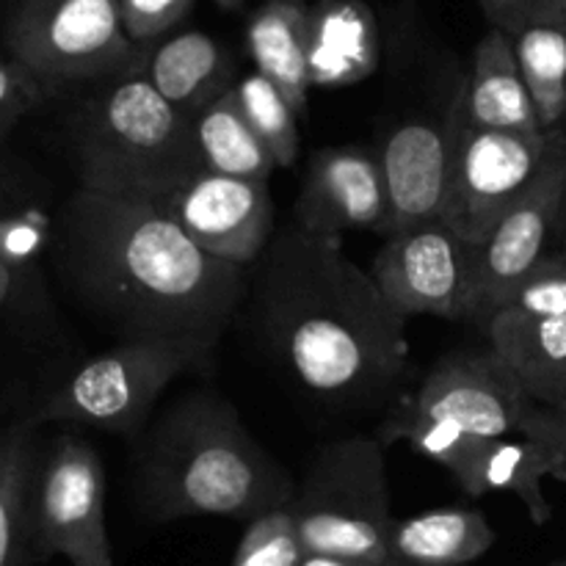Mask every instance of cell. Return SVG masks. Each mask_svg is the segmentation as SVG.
Segmentation results:
<instances>
[{
	"label": "cell",
	"mask_w": 566,
	"mask_h": 566,
	"mask_svg": "<svg viewBox=\"0 0 566 566\" xmlns=\"http://www.w3.org/2000/svg\"><path fill=\"white\" fill-rule=\"evenodd\" d=\"M61 274L116 340H166L210 359L249 298V269L197 247L158 205L77 188L53 232Z\"/></svg>",
	"instance_id": "cell-1"
},
{
	"label": "cell",
	"mask_w": 566,
	"mask_h": 566,
	"mask_svg": "<svg viewBox=\"0 0 566 566\" xmlns=\"http://www.w3.org/2000/svg\"><path fill=\"white\" fill-rule=\"evenodd\" d=\"M247 307L271 357L315 398L370 403L407 374V318L340 238L291 224L254 263Z\"/></svg>",
	"instance_id": "cell-2"
},
{
	"label": "cell",
	"mask_w": 566,
	"mask_h": 566,
	"mask_svg": "<svg viewBox=\"0 0 566 566\" xmlns=\"http://www.w3.org/2000/svg\"><path fill=\"white\" fill-rule=\"evenodd\" d=\"M133 484L138 506L155 523L186 517L252 523L287 506L296 492L235 407L216 392H188L166 409L138 446Z\"/></svg>",
	"instance_id": "cell-3"
},
{
	"label": "cell",
	"mask_w": 566,
	"mask_h": 566,
	"mask_svg": "<svg viewBox=\"0 0 566 566\" xmlns=\"http://www.w3.org/2000/svg\"><path fill=\"white\" fill-rule=\"evenodd\" d=\"M70 138L81 188L105 197L155 205L199 169L188 119L133 66L77 103Z\"/></svg>",
	"instance_id": "cell-4"
},
{
	"label": "cell",
	"mask_w": 566,
	"mask_h": 566,
	"mask_svg": "<svg viewBox=\"0 0 566 566\" xmlns=\"http://www.w3.org/2000/svg\"><path fill=\"white\" fill-rule=\"evenodd\" d=\"M287 506L304 553L390 566L387 536L396 517L379 437H340L321 448Z\"/></svg>",
	"instance_id": "cell-5"
},
{
	"label": "cell",
	"mask_w": 566,
	"mask_h": 566,
	"mask_svg": "<svg viewBox=\"0 0 566 566\" xmlns=\"http://www.w3.org/2000/svg\"><path fill=\"white\" fill-rule=\"evenodd\" d=\"M6 48L44 88L99 83L136 64L119 0H17L6 20Z\"/></svg>",
	"instance_id": "cell-6"
},
{
	"label": "cell",
	"mask_w": 566,
	"mask_h": 566,
	"mask_svg": "<svg viewBox=\"0 0 566 566\" xmlns=\"http://www.w3.org/2000/svg\"><path fill=\"white\" fill-rule=\"evenodd\" d=\"M208 363L197 348L166 340H122L77 365L39 407L36 420L138 434L166 387Z\"/></svg>",
	"instance_id": "cell-7"
},
{
	"label": "cell",
	"mask_w": 566,
	"mask_h": 566,
	"mask_svg": "<svg viewBox=\"0 0 566 566\" xmlns=\"http://www.w3.org/2000/svg\"><path fill=\"white\" fill-rule=\"evenodd\" d=\"M105 468L99 453L75 434H61L39 459L31 528L36 562L64 558L70 566H114L105 520Z\"/></svg>",
	"instance_id": "cell-8"
},
{
	"label": "cell",
	"mask_w": 566,
	"mask_h": 566,
	"mask_svg": "<svg viewBox=\"0 0 566 566\" xmlns=\"http://www.w3.org/2000/svg\"><path fill=\"white\" fill-rule=\"evenodd\" d=\"M547 153L551 138H525L517 133L473 127L459 111L442 221L462 238V243L479 247L492 227L531 191L545 169Z\"/></svg>",
	"instance_id": "cell-9"
},
{
	"label": "cell",
	"mask_w": 566,
	"mask_h": 566,
	"mask_svg": "<svg viewBox=\"0 0 566 566\" xmlns=\"http://www.w3.org/2000/svg\"><path fill=\"white\" fill-rule=\"evenodd\" d=\"M566 186V136L551 138L545 169L531 191L497 221L479 247H468L470 276L464 318L486 326L503 298L542 263L556 241Z\"/></svg>",
	"instance_id": "cell-10"
},
{
	"label": "cell",
	"mask_w": 566,
	"mask_h": 566,
	"mask_svg": "<svg viewBox=\"0 0 566 566\" xmlns=\"http://www.w3.org/2000/svg\"><path fill=\"white\" fill-rule=\"evenodd\" d=\"M534 401L495 348H462L442 357L412 398L396 409L442 423L473 440H495L520 431Z\"/></svg>",
	"instance_id": "cell-11"
},
{
	"label": "cell",
	"mask_w": 566,
	"mask_h": 566,
	"mask_svg": "<svg viewBox=\"0 0 566 566\" xmlns=\"http://www.w3.org/2000/svg\"><path fill=\"white\" fill-rule=\"evenodd\" d=\"M155 205L221 263L252 269L274 238L269 182L193 169Z\"/></svg>",
	"instance_id": "cell-12"
},
{
	"label": "cell",
	"mask_w": 566,
	"mask_h": 566,
	"mask_svg": "<svg viewBox=\"0 0 566 566\" xmlns=\"http://www.w3.org/2000/svg\"><path fill=\"white\" fill-rule=\"evenodd\" d=\"M457 125L459 97L453 92L442 114L398 122L376 149L387 191V216L379 230L385 238L442 221Z\"/></svg>",
	"instance_id": "cell-13"
},
{
	"label": "cell",
	"mask_w": 566,
	"mask_h": 566,
	"mask_svg": "<svg viewBox=\"0 0 566 566\" xmlns=\"http://www.w3.org/2000/svg\"><path fill=\"white\" fill-rule=\"evenodd\" d=\"M370 276L401 318H464L470 252L446 221L387 238L376 252Z\"/></svg>",
	"instance_id": "cell-14"
},
{
	"label": "cell",
	"mask_w": 566,
	"mask_h": 566,
	"mask_svg": "<svg viewBox=\"0 0 566 566\" xmlns=\"http://www.w3.org/2000/svg\"><path fill=\"white\" fill-rule=\"evenodd\" d=\"M387 216L379 153L346 144L313 155L296 199L293 224L313 235L340 238L352 230H381Z\"/></svg>",
	"instance_id": "cell-15"
},
{
	"label": "cell",
	"mask_w": 566,
	"mask_h": 566,
	"mask_svg": "<svg viewBox=\"0 0 566 566\" xmlns=\"http://www.w3.org/2000/svg\"><path fill=\"white\" fill-rule=\"evenodd\" d=\"M457 92L459 111L468 125L517 133L525 138H547L520 72L512 36L501 28H490L475 44L473 66Z\"/></svg>",
	"instance_id": "cell-16"
},
{
	"label": "cell",
	"mask_w": 566,
	"mask_h": 566,
	"mask_svg": "<svg viewBox=\"0 0 566 566\" xmlns=\"http://www.w3.org/2000/svg\"><path fill=\"white\" fill-rule=\"evenodd\" d=\"M133 70L142 72L149 86L186 119L235 86L230 55L202 31H182L147 44Z\"/></svg>",
	"instance_id": "cell-17"
},
{
	"label": "cell",
	"mask_w": 566,
	"mask_h": 566,
	"mask_svg": "<svg viewBox=\"0 0 566 566\" xmlns=\"http://www.w3.org/2000/svg\"><path fill=\"white\" fill-rule=\"evenodd\" d=\"M451 475L470 497L512 492L528 509L531 520L536 525H545L553 517V509L542 484L547 475L566 481V459L545 442L514 431V434L479 442L475 451Z\"/></svg>",
	"instance_id": "cell-18"
},
{
	"label": "cell",
	"mask_w": 566,
	"mask_h": 566,
	"mask_svg": "<svg viewBox=\"0 0 566 566\" xmlns=\"http://www.w3.org/2000/svg\"><path fill=\"white\" fill-rule=\"evenodd\" d=\"M495 545V528L484 512L442 506L392 520L387 536L390 566H468Z\"/></svg>",
	"instance_id": "cell-19"
},
{
	"label": "cell",
	"mask_w": 566,
	"mask_h": 566,
	"mask_svg": "<svg viewBox=\"0 0 566 566\" xmlns=\"http://www.w3.org/2000/svg\"><path fill=\"white\" fill-rule=\"evenodd\" d=\"M247 44L260 75L269 77L285 94L298 116L307 114L313 88V17L307 3L265 0L249 20Z\"/></svg>",
	"instance_id": "cell-20"
},
{
	"label": "cell",
	"mask_w": 566,
	"mask_h": 566,
	"mask_svg": "<svg viewBox=\"0 0 566 566\" xmlns=\"http://www.w3.org/2000/svg\"><path fill=\"white\" fill-rule=\"evenodd\" d=\"M484 329L490 346L512 368L531 401L558 407L566 390V315L528 318L497 313Z\"/></svg>",
	"instance_id": "cell-21"
},
{
	"label": "cell",
	"mask_w": 566,
	"mask_h": 566,
	"mask_svg": "<svg viewBox=\"0 0 566 566\" xmlns=\"http://www.w3.org/2000/svg\"><path fill=\"white\" fill-rule=\"evenodd\" d=\"M188 130L199 169L258 182H269L274 175V155L249 125L232 88L193 114L188 119Z\"/></svg>",
	"instance_id": "cell-22"
},
{
	"label": "cell",
	"mask_w": 566,
	"mask_h": 566,
	"mask_svg": "<svg viewBox=\"0 0 566 566\" xmlns=\"http://www.w3.org/2000/svg\"><path fill=\"white\" fill-rule=\"evenodd\" d=\"M33 420L0 434V566H31L33 528L31 501L36 481Z\"/></svg>",
	"instance_id": "cell-23"
},
{
	"label": "cell",
	"mask_w": 566,
	"mask_h": 566,
	"mask_svg": "<svg viewBox=\"0 0 566 566\" xmlns=\"http://www.w3.org/2000/svg\"><path fill=\"white\" fill-rule=\"evenodd\" d=\"M512 44L542 133L566 136V22L562 17L531 22L514 33Z\"/></svg>",
	"instance_id": "cell-24"
},
{
	"label": "cell",
	"mask_w": 566,
	"mask_h": 566,
	"mask_svg": "<svg viewBox=\"0 0 566 566\" xmlns=\"http://www.w3.org/2000/svg\"><path fill=\"white\" fill-rule=\"evenodd\" d=\"M238 105H241L243 116L249 125L254 127L265 147L274 155L276 166H293L298 158V114L285 94L260 75L258 70L252 75H243L232 86Z\"/></svg>",
	"instance_id": "cell-25"
},
{
	"label": "cell",
	"mask_w": 566,
	"mask_h": 566,
	"mask_svg": "<svg viewBox=\"0 0 566 566\" xmlns=\"http://www.w3.org/2000/svg\"><path fill=\"white\" fill-rule=\"evenodd\" d=\"M302 558L304 545L291 506H280L247 523L232 566H298Z\"/></svg>",
	"instance_id": "cell-26"
},
{
	"label": "cell",
	"mask_w": 566,
	"mask_h": 566,
	"mask_svg": "<svg viewBox=\"0 0 566 566\" xmlns=\"http://www.w3.org/2000/svg\"><path fill=\"white\" fill-rule=\"evenodd\" d=\"M497 313L528 315V318H558V315H566V254H547L503 298Z\"/></svg>",
	"instance_id": "cell-27"
},
{
	"label": "cell",
	"mask_w": 566,
	"mask_h": 566,
	"mask_svg": "<svg viewBox=\"0 0 566 566\" xmlns=\"http://www.w3.org/2000/svg\"><path fill=\"white\" fill-rule=\"evenodd\" d=\"M193 0H119L125 31L138 48L164 39L182 17L191 11Z\"/></svg>",
	"instance_id": "cell-28"
},
{
	"label": "cell",
	"mask_w": 566,
	"mask_h": 566,
	"mask_svg": "<svg viewBox=\"0 0 566 566\" xmlns=\"http://www.w3.org/2000/svg\"><path fill=\"white\" fill-rule=\"evenodd\" d=\"M44 99V86L14 59H0V142L11 127L39 108Z\"/></svg>",
	"instance_id": "cell-29"
},
{
	"label": "cell",
	"mask_w": 566,
	"mask_h": 566,
	"mask_svg": "<svg viewBox=\"0 0 566 566\" xmlns=\"http://www.w3.org/2000/svg\"><path fill=\"white\" fill-rule=\"evenodd\" d=\"M48 243V221L42 216H9L0 219V258L28 271Z\"/></svg>",
	"instance_id": "cell-30"
},
{
	"label": "cell",
	"mask_w": 566,
	"mask_h": 566,
	"mask_svg": "<svg viewBox=\"0 0 566 566\" xmlns=\"http://www.w3.org/2000/svg\"><path fill=\"white\" fill-rule=\"evenodd\" d=\"M484 14L490 17L492 28L514 36L525 25L539 20L562 17V0H479Z\"/></svg>",
	"instance_id": "cell-31"
},
{
	"label": "cell",
	"mask_w": 566,
	"mask_h": 566,
	"mask_svg": "<svg viewBox=\"0 0 566 566\" xmlns=\"http://www.w3.org/2000/svg\"><path fill=\"white\" fill-rule=\"evenodd\" d=\"M520 434L531 437V440L545 442V446H551L553 451H558L566 459V412L564 409L539 407V403H534V407H531V412L523 418V423H520Z\"/></svg>",
	"instance_id": "cell-32"
},
{
	"label": "cell",
	"mask_w": 566,
	"mask_h": 566,
	"mask_svg": "<svg viewBox=\"0 0 566 566\" xmlns=\"http://www.w3.org/2000/svg\"><path fill=\"white\" fill-rule=\"evenodd\" d=\"M28 291V271L17 269L9 260L0 258V315L22 302Z\"/></svg>",
	"instance_id": "cell-33"
},
{
	"label": "cell",
	"mask_w": 566,
	"mask_h": 566,
	"mask_svg": "<svg viewBox=\"0 0 566 566\" xmlns=\"http://www.w3.org/2000/svg\"><path fill=\"white\" fill-rule=\"evenodd\" d=\"M298 566H381V564L354 562V558H340V556H321V553H304L302 564Z\"/></svg>",
	"instance_id": "cell-34"
},
{
	"label": "cell",
	"mask_w": 566,
	"mask_h": 566,
	"mask_svg": "<svg viewBox=\"0 0 566 566\" xmlns=\"http://www.w3.org/2000/svg\"><path fill=\"white\" fill-rule=\"evenodd\" d=\"M556 241L564 243L566 249V186H564V199H562V213H558V232H556ZM566 254V252H564Z\"/></svg>",
	"instance_id": "cell-35"
},
{
	"label": "cell",
	"mask_w": 566,
	"mask_h": 566,
	"mask_svg": "<svg viewBox=\"0 0 566 566\" xmlns=\"http://www.w3.org/2000/svg\"><path fill=\"white\" fill-rule=\"evenodd\" d=\"M213 3H219L221 9H227V11H235V9H241L247 0H213Z\"/></svg>",
	"instance_id": "cell-36"
},
{
	"label": "cell",
	"mask_w": 566,
	"mask_h": 566,
	"mask_svg": "<svg viewBox=\"0 0 566 566\" xmlns=\"http://www.w3.org/2000/svg\"><path fill=\"white\" fill-rule=\"evenodd\" d=\"M553 409H564V412H566V390H564V396H562V403H558V407H553Z\"/></svg>",
	"instance_id": "cell-37"
},
{
	"label": "cell",
	"mask_w": 566,
	"mask_h": 566,
	"mask_svg": "<svg viewBox=\"0 0 566 566\" xmlns=\"http://www.w3.org/2000/svg\"><path fill=\"white\" fill-rule=\"evenodd\" d=\"M547 566H566V558H558V562H553V564H547Z\"/></svg>",
	"instance_id": "cell-38"
},
{
	"label": "cell",
	"mask_w": 566,
	"mask_h": 566,
	"mask_svg": "<svg viewBox=\"0 0 566 566\" xmlns=\"http://www.w3.org/2000/svg\"><path fill=\"white\" fill-rule=\"evenodd\" d=\"M562 20L566 22V0H562Z\"/></svg>",
	"instance_id": "cell-39"
},
{
	"label": "cell",
	"mask_w": 566,
	"mask_h": 566,
	"mask_svg": "<svg viewBox=\"0 0 566 566\" xmlns=\"http://www.w3.org/2000/svg\"><path fill=\"white\" fill-rule=\"evenodd\" d=\"M291 3H307V0H291Z\"/></svg>",
	"instance_id": "cell-40"
}]
</instances>
